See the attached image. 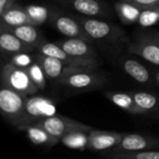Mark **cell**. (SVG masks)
Segmentation results:
<instances>
[{
    "mask_svg": "<svg viewBox=\"0 0 159 159\" xmlns=\"http://www.w3.org/2000/svg\"><path fill=\"white\" fill-rule=\"evenodd\" d=\"M76 19L92 40L110 46H119L127 42L125 32L116 24L87 16Z\"/></svg>",
    "mask_w": 159,
    "mask_h": 159,
    "instance_id": "1",
    "label": "cell"
},
{
    "mask_svg": "<svg viewBox=\"0 0 159 159\" xmlns=\"http://www.w3.org/2000/svg\"><path fill=\"white\" fill-rule=\"evenodd\" d=\"M96 70L97 69L74 67L70 72L60 78L59 83L77 91H89L102 88L108 81L107 77Z\"/></svg>",
    "mask_w": 159,
    "mask_h": 159,
    "instance_id": "2",
    "label": "cell"
},
{
    "mask_svg": "<svg viewBox=\"0 0 159 159\" xmlns=\"http://www.w3.org/2000/svg\"><path fill=\"white\" fill-rule=\"evenodd\" d=\"M27 97L2 85L0 90L1 113L10 124L20 130L24 123V109Z\"/></svg>",
    "mask_w": 159,
    "mask_h": 159,
    "instance_id": "3",
    "label": "cell"
},
{
    "mask_svg": "<svg viewBox=\"0 0 159 159\" xmlns=\"http://www.w3.org/2000/svg\"><path fill=\"white\" fill-rule=\"evenodd\" d=\"M128 50L159 67V31L138 32L129 43Z\"/></svg>",
    "mask_w": 159,
    "mask_h": 159,
    "instance_id": "4",
    "label": "cell"
},
{
    "mask_svg": "<svg viewBox=\"0 0 159 159\" xmlns=\"http://www.w3.org/2000/svg\"><path fill=\"white\" fill-rule=\"evenodd\" d=\"M1 83L3 86L25 96L34 95L39 91L26 69L16 66L11 61L6 63L2 69Z\"/></svg>",
    "mask_w": 159,
    "mask_h": 159,
    "instance_id": "5",
    "label": "cell"
},
{
    "mask_svg": "<svg viewBox=\"0 0 159 159\" xmlns=\"http://www.w3.org/2000/svg\"><path fill=\"white\" fill-rule=\"evenodd\" d=\"M55 115H57V107L52 99L44 96H28L25 102L22 128L29 124L40 122Z\"/></svg>",
    "mask_w": 159,
    "mask_h": 159,
    "instance_id": "6",
    "label": "cell"
},
{
    "mask_svg": "<svg viewBox=\"0 0 159 159\" xmlns=\"http://www.w3.org/2000/svg\"><path fill=\"white\" fill-rule=\"evenodd\" d=\"M48 22L59 33L67 37H80L93 42L76 18L63 14L57 8H51Z\"/></svg>",
    "mask_w": 159,
    "mask_h": 159,
    "instance_id": "7",
    "label": "cell"
},
{
    "mask_svg": "<svg viewBox=\"0 0 159 159\" xmlns=\"http://www.w3.org/2000/svg\"><path fill=\"white\" fill-rule=\"evenodd\" d=\"M35 49H37L38 53L40 54L57 58L68 65L88 68V69H97L100 65V61L98 59H83V58L75 57L65 52L55 42L51 43V42L44 41L39 46H37Z\"/></svg>",
    "mask_w": 159,
    "mask_h": 159,
    "instance_id": "8",
    "label": "cell"
},
{
    "mask_svg": "<svg viewBox=\"0 0 159 159\" xmlns=\"http://www.w3.org/2000/svg\"><path fill=\"white\" fill-rule=\"evenodd\" d=\"M37 123H40L52 136L60 140L63 135L73 130H84L89 132L91 129H94L89 125L81 123L77 120L71 119L69 117H65L61 115H55L53 116L45 118Z\"/></svg>",
    "mask_w": 159,
    "mask_h": 159,
    "instance_id": "9",
    "label": "cell"
},
{
    "mask_svg": "<svg viewBox=\"0 0 159 159\" xmlns=\"http://www.w3.org/2000/svg\"><path fill=\"white\" fill-rule=\"evenodd\" d=\"M61 6L71 8L81 15L92 18H104L111 15L108 6L101 0H52Z\"/></svg>",
    "mask_w": 159,
    "mask_h": 159,
    "instance_id": "10",
    "label": "cell"
},
{
    "mask_svg": "<svg viewBox=\"0 0 159 159\" xmlns=\"http://www.w3.org/2000/svg\"><path fill=\"white\" fill-rule=\"evenodd\" d=\"M124 135L125 133L93 129L89 133V149L96 152H109L121 143Z\"/></svg>",
    "mask_w": 159,
    "mask_h": 159,
    "instance_id": "11",
    "label": "cell"
},
{
    "mask_svg": "<svg viewBox=\"0 0 159 159\" xmlns=\"http://www.w3.org/2000/svg\"><path fill=\"white\" fill-rule=\"evenodd\" d=\"M147 149H159V138L131 133L125 134L121 143L109 152H129Z\"/></svg>",
    "mask_w": 159,
    "mask_h": 159,
    "instance_id": "12",
    "label": "cell"
},
{
    "mask_svg": "<svg viewBox=\"0 0 159 159\" xmlns=\"http://www.w3.org/2000/svg\"><path fill=\"white\" fill-rule=\"evenodd\" d=\"M55 43L65 52L75 57L83 59H98V52L92 46V42L80 37H68L57 40Z\"/></svg>",
    "mask_w": 159,
    "mask_h": 159,
    "instance_id": "13",
    "label": "cell"
},
{
    "mask_svg": "<svg viewBox=\"0 0 159 159\" xmlns=\"http://www.w3.org/2000/svg\"><path fill=\"white\" fill-rule=\"evenodd\" d=\"M105 97L120 109L130 113L133 116H146L144 111L138 105L134 97L129 91H105Z\"/></svg>",
    "mask_w": 159,
    "mask_h": 159,
    "instance_id": "14",
    "label": "cell"
},
{
    "mask_svg": "<svg viewBox=\"0 0 159 159\" xmlns=\"http://www.w3.org/2000/svg\"><path fill=\"white\" fill-rule=\"evenodd\" d=\"M21 130L25 131L28 139L37 146L52 148L58 144L61 140L52 136L40 123H33L24 126Z\"/></svg>",
    "mask_w": 159,
    "mask_h": 159,
    "instance_id": "15",
    "label": "cell"
},
{
    "mask_svg": "<svg viewBox=\"0 0 159 159\" xmlns=\"http://www.w3.org/2000/svg\"><path fill=\"white\" fill-rule=\"evenodd\" d=\"M1 18V28L6 27H16L23 24L34 25L32 19L29 17L25 7L14 4L12 7L7 8L5 12L0 14Z\"/></svg>",
    "mask_w": 159,
    "mask_h": 159,
    "instance_id": "16",
    "label": "cell"
},
{
    "mask_svg": "<svg viewBox=\"0 0 159 159\" xmlns=\"http://www.w3.org/2000/svg\"><path fill=\"white\" fill-rule=\"evenodd\" d=\"M121 66L124 72L129 75L133 80L140 84H151L153 77L149 70L138 61L131 58H124L121 61Z\"/></svg>",
    "mask_w": 159,
    "mask_h": 159,
    "instance_id": "17",
    "label": "cell"
},
{
    "mask_svg": "<svg viewBox=\"0 0 159 159\" xmlns=\"http://www.w3.org/2000/svg\"><path fill=\"white\" fill-rule=\"evenodd\" d=\"M0 47L2 50L10 54H16L20 52H32L34 49H35L34 46L25 43L13 33L7 30H1Z\"/></svg>",
    "mask_w": 159,
    "mask_h": 159,
    "instance_id": "18",
    "label": "cell"
},
{
    "mask_svg": "<svg viewBox=\"0 0 159 159\" xmlns=\"http://www.w3.org/2000/svg\"><path fill=\"white\" fill-rule=\"evenodd\" d=\"M146 116L159 119V96L148 91H129Z\"/></svg>",
    "mask_w": 159,
    "mask_h": 159,
    "instance_id": "19",
    "label": "cell"
},
{
    "mask_svg": "<svg viewBox=\"0 0 159 159\" xmlns=\"http://www.w3.org/2000/svg\"><path fill=\"white\" fill-rule=\"evenodd\" d=\"M114 7L120 20L127 25L137 23L142 11L145 7L125 0H117Z\"/></svg>",
    "mask_w": 159,
    "mask_h": 159,
    "instance_id": "20",
    "label": "cell"
},
{
    "mask_svg": "<svg viewBox=\"0 0 159 159\" xmlns=\"http://www.w3.org/2000/svg\"><path fill=\"white\" fill-rule=\"evenodd\" d=\"M1 30H7L20 38L27 44L34 46L35 48L42 42L45 41L41 32L37 29L36 25L33 24H23L16 27H6L1 28Z\"/></svg>",
    "mask_w": 159,
    "mask_h": 159,
    "instance_id": "21",
    "label": "cell"
},
{
    "mask_svg": "<svg viewBox=\"0 0 159 159\" xmlns=\"http://www.w3.org/2000/svg\"><path fill=\"white\" fill-rule=\"evenodd\" d=\"M35 60L42 66L48 79L50 80H60L67 65L57 58L43 55L40 53H38V55H35Z\"/></svg>",
    "mask_w": 159,
    "mask_h": 159,
    "instance_id": "22",
    "label": "cell"
},
{
    "mask_svg": "<svg viewBox=\"0 0 159 159\" xmlns=\"http://www.w3.org/2000/svg\"><path fill=\"white\" fill-rule=\"evenodd\" d=\"M89 133L84 130H73L63 135L61 143L67 148L84 151L89 149Z\"/></svg>",
    "mask_w": 159,
    "mask_h": 159,
    "instance_id": "23",
    "label": "cell"
},
{
    "mask_svg": "<svg viewBox=\"0 0 159 159\" xmlns=\"http://www.w3.org/2000/svg\"><path fill=\"white\" fill-rule=\"evenodd\" d=\"M112 159H159V149H147L129 152H107Z\"/></svg>",
    "mask_w": 159,
    "mask_h": 159,
    "instance_id": "24",
    "label": "cell"
},
{
    "mask_svg": "<svg viewBox=\"0 0 159 159\" xmlns=\"http://www.w3.org/2000/svg\"><path fill=\"white\" fill-rule=\"evenodd\" d=\"M24 7L29 17L34 21V25L38 26L48 21L51 8H48V7H45V6H39V5H28Z\"/></svg>",
    "mask_w": 159,
    "mask_h": 159,
    "instance_id": "25",
    "label": "cell"
},
{
    "mask_svg": "<svg viewBox=\"0 0 159 159\" xmlns=\"http://www.w3.org/2000/svg\"><path fill=\"white\" fill-rule=\"evenodd\" d=\"M25 69L28 72L33 82L39 89V90H44L47 87L48 77H47L42 66L40 65V63L37 61H35L34 63H32L29 67H27Z\"/></svg>",
    "mask_w": 159,
    "mask_h": 159,
    "instance_id": "26",
    "label": "cell"
},
{
    "mask_svg": "<svg viewBox=\"0 0 159 159\" xmlns=\"http://www.w3.org/2000/svg\"><path fill=\"white\" fill-rule=\"evenodd\" d=\"M158 22L159 6H155V7H145L139 17L137 23L141 27L147 28L156 25Z\"/></svg>",
    "mask_w": 159,
    "mask_h": 159,
    "instance_id": "27",
    "label": "cell"
},
{
    "mask_svg": "<svg viewBox=\"0 0 159 159\" xmlns=\"http://www.w3.org/2000/svg\"><path fill=\"white\" fill-rule=\"evenodd\" d=\"M30 53L31 52H20V53L13 54L10 61L16 66L25 69L36 61L35 56H33Z\"/></svg>",
    "mask_w": 159,
    "mask_h": 159,
    "instance_id": "28",
    "label": "cell"
},
{
    "mask_svg": "<svg viewBox=\"0 0 159 159\" xmlns=\"http://www.w3.org/2000/svg\"><path fill=\"white\" fill-rule=\"evenodd\" d=\"M132 4H136L142 7H155L159 6V0H125Z\"/></svg>",
    "mask_w": 159,
    "mask_h": 159,
    "instance_id": "29",
    "label": "cell"
},
{
    "mask_svg": "<svg viewBox=\"0 0 159 159\" xmlns=\"http://www.w3.org/2000/svg\"><path fill=\"white\" fill-rule=\"evenodd\" d=\"M18 0H0V14L5 12L7 8L16 4Z\"/></svg>",
    "mask_w": 159,
    "mask_h": 159,
    "instance_id": "30",
    "label": "cell"
},
{
    "mask_svg": "<svg viewBox=\"0 0 159 159\" xmlns=\"http://www.w3.org/2000/svg\"><path fill=\"white\" fill-rule=\"evenodd\" d=\"M154 74H155V79H156V81H157V86L159 87V69L156 70V71L154 72Z\"/></svg>",
    "mask_w": 159,
    "mask_h": 159,
    "instance_id": "31",
    "label": "cell"
}]
</instances>
